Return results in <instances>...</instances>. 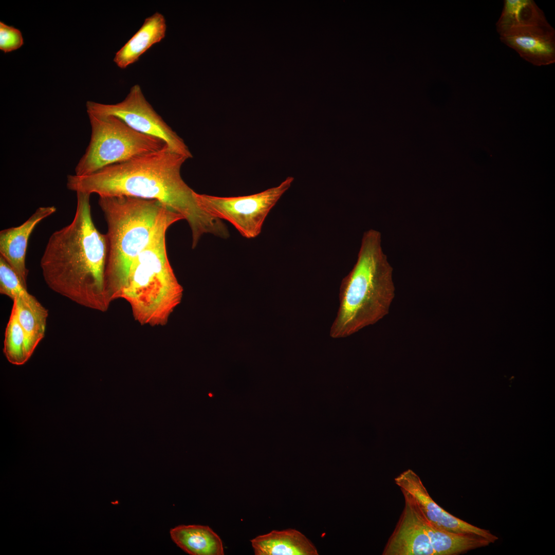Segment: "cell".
Returning <instances> with one entry per match:
<instances>
[{"mask_svg":"<svg viewBox=\"0 0 555 555\" xmlns=\"http://www.w3.org/2000/svg\"><path fill=\"white\" fill-rule=\"evenodd\" d=\"M88 115L90 139L75 167L76 175H88L166 145L162 140L139 133L116 117Z\"/></svg>","mask_w":555,"mask_h":555,"instance_id":"obj_7","label":"cell"},{"mask_svg":"<svg viewBox=\"0 0 555 555\" xmlns=\"http://www.w3.org/2000/svg\"><path fill=\"white\" fill-rule=\"evenodd\" d=\"M293 180L288 177L276 187L249 195L218 197L195 192V196L210 215L229 222L243 237L253 238L260 234L269 213Z\"/></svg>","mask_w":555,"mask_h":555,"instance_id":"obj_9","label":"cell"},{"mask_svg":"<svg viewBox=\"0 0 555 555\" xmlns=\"http://www.w3.org/2000/svg\"><path fill=\"white\" fill-rule=\"evenodd\" d=\"M98 203L107 225L105 282L112 302L120 298L133 264L156 234L183 217L153 199L103 197Z\"/></svg>","mask_w":555,"mask_h":555,"instance_id":"obj_3","label":"cell"},{"mask_svg":"<svg viewBox=\"0 0 555 555\" xmlns=\"http://www.w3.org/2000/svg\"><path fill=\"white\" fill-rule=\"evenodd\" d=\"M400 490L404 506L382 555H456L490 544L477 535L438 528L428 520L411 494Z\"/></svg>","mask_w":555,"mask_h":555,"instance_id":"obj_6","label":"cell"},{"mask_svg":"<svg viewBox=\"0 0 555 555\" xmlns=\"http://www.w3.org/2000/svg\"><path fill=\"white\" fill-rule=\"evenodd\" d=\"M394 482L400 489L411 494L428 520L438 528L455 533L477 535L490 543L498 539L489 530L468 523L440 507L430 496L420 477L413 470L408 469L403 471L394 478Z\"/></svg>","mask_w":555,"mask_h":555,"instance_id":"obj_11","label":"cell"},{"mask_svg":"<svg viewBox=\"0 0 555 555\" xmlns=\"http://www.w3.org/2000/svg\"><path fill=\"white\" fill-rule=\"evenodd\" d=\"M18 321L24 330L27 350L30 357L45 336L48 311L27 290L13 300Z\"/></svg>","mask_w":555,"mask_h":555,"instance_id":"obj_16","label":"cell"},{"mask_svg":"<svg viewBox=\"0 0 555 555\" xmlns=\"http://www.w3.org/2000/svg\"><path fill=\"white\" fill-rule=\"evenodd\" d=\"M27 290L22 283L19 277L6 262L0 256V293L8 296L12 300L21 293Z\"/></svg>","mask_w":555,"mask_h":555,"instance_id":"obj_18","label":"cell"},{"mask_svg":"<svg viewBox=\"0 0 555 555\" xmlns=\"http://www.w3.org/2000/svg\"><path fill=\"white\" fill-rule=\"evenodd\" d=\"M166 24L164 15L156 12L146 18L143 25L133 36L116 53L114 62L124 69L136 62L153 45L163 40Z\"/></svg>","mask_w":555,"mask_h":555,"instance_id":"obj_14","label":"cell"},{"mask_svg":"<svg viewBox=\"0 0 555 555\" xmlns=\"http://www.w3.org/2000/svg\"><path fill=\"white\" fill-rule=\"evenodd\" d=\"M496 30L501 41L541 66L555 62V31L531 0H505Z\"/></svg>","mask_w":555,"mask_h":555,"instance_id":"obj_8","label":"cell"},{"mask_svg":"<svg viewBox=\"0 0 555 555\" xmlns=\"http://www.w3.org/2000/svg\"><path fill=\"white\" fill-rule=\"evenodd\" d=\"M187 159L166 145L88 175H68L66 186L76 193L96 194L99 197L125 196L157 200L187 221L194 248L205 234L226 238L229 232L221 220L199 206L195 192L183 180L181 169Z\"/></svg>","mask_w":555,"mask_h":555,"instance_id":"obj_1","label":"cell"},{"mask_svg":"<svg viewBox=\"0 0 555 555\" xmlns=\"http://www.w3.org/2000/svg\"><path fill=\"white\" fill-rule=\"evenodd\" d=\"M169 228H162L137 257L120 295L141 325H165L182 298L183 288L166 253L165 233Z\"/></svg>","mask_w":555,"mask_h":555,"instance_id":"obj_5","label":"cell"},{"mask_svg":"<svg viewBox=\"0 0 555 555\" xmlns=\"http://www.w3.org/2000/svg\"><path fill=\"white\" fill-rule=\"evenodd\" d=\"M24 44L21 32L18 29L0 22V49L9 52L20 48Z\"/></svg>","mask_w":555,"mask_h":555,"instance_id":"obj_19","label":"cell"},{"mask_svg":"<svg viewBox=\"0 0 555 555\" xmlns=\"http://www.w3.org/2000/svg\"><path fill=\"white\" fill-rule=\"evenodd\" d=\"M255 555H318L312 543L295 529L272 530L250 540Z\"/></svg>","mask_w":555,"mask_h":555,"instance_id":"obj_13","label":"cell"},{"mask_svg":"<svg viewBox=\"0 0 555 555\" xmlns=\"http://www.w3.org/2000/svg\"><path fill=\"white\" fill-rule=\"evenodd\" d=\"M56 210L53 206L39 207L21 225L0 232V256L12 267L26 288L28 270L25 259L29 238L35 227Z\"/></svg>","mask_w":555,"mask_h":555,"instance_id":"obj_12","label":"cell"},{"mask_svg":"<svg viewBox=\"0 0 555 555\" xmlns=\"http://www.w3.org/2000/svg\"><path fill=\"white\" fill-rule=\"evenodd\" d=\"M170 536L175 544L191 555H224L223 542L209 526L180 525L170 529Z\"/></svg>","mask_w":555,"mask_h":555,"instance_id":"obj_15","label":"cell"},{"mask_svg":"<svg viewBox=\"0 0 555 555\" xmlns=\"http://www.w3.org/2000/svg\"><path fill=\"white\" fill-rule=\"evenodd\" d=\"M86 105L87 114L116 117L139 133L162 140L174 152L188 159L192 158L183 139L155 110L138 84L133 86L125 99L118 103L88 101Z\"/></svg>","mask_w":555,"mask_h":555,"instance_id":"obj_10","label":"cell"},{"mask_svg":"<svg viewBox=\"0 0 555 555\" xmlns=\"http://www.w3.org/2000/svg\"><path fill=\"white\" fill-rule=\"evenodd\" d=\"M72 220L49 237L40 261L44 280L55 292L82 306L106 311V234L96 227L90 196L77 192Z\"/></svg>","mask_w":555,"mask_h":555,"instance_id":"obj_2","label":"cell"},{"mask_svg":"<svg viewBox=\"0 0 555 555\" xmlns=\"http://www.w3.org/2000/svg\"><path fill=\"white\" fill-rule=\"evenodd\" d=\"M393 268L381 246V234L370 229L362 236L357 262L341 283L340 305L329 332L349 336L376 323L388 312L395 295Z\"/></svg>","mask_w":555,"mask_h":555,"instance_id":"obj_4","label":"cell"},{"mask_svg":"<svg viewBox=\"0 0 555 555\" xmlns=\"http://www.w3.org/2000/svg\"><path fill=\"white\" fill-rule=\"evenodd\" d=\"M3 352L8 361L14 365H23L30 358L25 334L18 320L14 302L5 329Z\"/></svg>","mask_w":555,"mask_h":555,"instance_id":"obj_17","label":"cell"}]
</instances>
